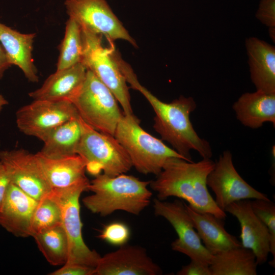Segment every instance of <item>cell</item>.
<instances>
[{
    "label": "cell",
    "mask_w": 275,
    "mask_h": 275,
    "mask_svg": "<svg viewBox=\"0 0 275 275\" xmlns=\"http://www.w3.org/2000/svg\"><path fill=\"white\" fill-rule=\"evenodd\" d=\"M178 275H212L210 265L202 262L191 260L189 263L183 266Z\"/></svg>",
    "instance_id": "cell-32"
},
{
    "label": "cell",
    "mask_w": 275,
    "mask_h": 275,
    "mask_svg": "<svg viewBox=\"0 0 275 275\" xmlns=\"http://www.w3.org/2000/svg\"><path fill=\"white\" fill-rule=\"evenodd\" d=\"M82 132V119L79 116L53 130L43 142V146L39 152L50 158L76 154Z\"/></svg>",
    "instance_id": "cell-23"
},
{
    "label": "cell",
    "mask_w": 275,
    "mask_h": 275,
    "mask_svg": "<svg viewBox=\"0 0 275 275\" xmlns=\"http://www.w3.org/2000/svg\"><path fill=\"white\" fill-rule=\"evenodd\" d=\"M87 69L81 63L50 75L38 89L29 93L33 100L69 101L82 85Z\"/></svg>",
    "instance_id": "cell-18"
},
{
    "label": "cell",
    "mask_w": 275,
    "mask_h": 275,
    "mask_svg": "<svg viewBox=\"0 0 275 275\" xmlns=\"http://www.w3.org/2000/svg\"><path fill=\"white\" fill-rule=\"evenodd\" d=\"M233 109L245 126L255 129L265 122L275 125V93L259 90L245 93L233 104Z\"/></svg>",
    "instance_id": "cell-22"
},
{
    "label": "cell",
    "mask_w": 275,
    "mask_h": 275,
    "mask_svg": "<svg viewBox=\"0 0 275 275\" xmlns=\"http://www.w3.org/2000/svg\"><path fill=\"white\" fill-rule=\"evenodd\" d=\"M131 87L139 91L151 105L154 113L153 127L161 140L169 143L186 160L191 162L190 151L194 150L203 158H211L209 142L200 138L194 129L189 115L196 108L191 97L180 96L170 103L164 102L143 86L137 77L131 80Z\"/></svg>",
    "instance_id": "cell-2"
},
{
    "label": "cell",
    "mask_w": 275,
    "mask_h": 275,
    "mask_svg": "<svg viewBox=\"0 0 275 275\" xmlns=\"http://www.w3.org/2000/svg\"><path fill=\"white\" fill-rule=\"evenodd\" d=\"M150 183L125 173L115 176L101 173L90 182L88 190L92 194L84 198L82 202L91 212L101 216L117 210L137 215L150 203Z\"/></svg>",
    "instance_id": "cell-3"
},
{
    "label": "cell",
    "mask_w": 275,
    "mask_h": 275,
    "mask_svg": "<svg viewBox=\"0 0 275 275\" xmlns=\"http://www.w3.org/2000/svg\"><path fill=\"white\" fill-rule=\"evenodd\" d=\"M256 17L268 31H275V0H260Z\"/></svg>",
    "instance_id": "cell-30"
},
{
    "label": "cell",
    "mask_w": 275,
    "mask_h": 275,
    "mask_svg": "<svg viewBox=\"0 0 275 275\" xmlns=\"http://www.w3.org/2000/svg\"><path fill=\"white\" fill-rule=\"evenodd\" d=\"M11 66L5 51L0 43V80L5 71Z\"/></svg>",
    "instance_id": "cell-34"
},
{
    "label": "cell",
    "mask_w": 275,
    "mask_h": 275,
    "mask_svg": "<svg viewBox=\"0 0 275 275\" xmlns=\"http://www.w3.org/2000/svg\"><path fill=\"white\" fill-rule=\"evenodd\" d=\"M251 200L233 202L225 209L238 221L241 227V243L254 253L258 265L265 263L270 253V236L267 228L254 213Z\"/></svg>",
    "instance_id": "cell-15"
},
{
    "label": "cell",
    "mask_w": 275,
    "mask_h": 275,
    "mask_svg": "<svg viewBox=\"0 0 275 275\" xmlns=\"http://www.w3.org/2000/svg\"><path fill=\"white\" fill-rule=\"evenodd\" d=\"M194 226L204 246L212 255L242 246L236 237L225 229L223 219L205 212H200L185 204Z\"/></svg>",
    "instance_id": "cell-21"
},
{
    "label": "cell",
    "mask_w": 275,
    "mask_h": 275,
    "mask_svg": "<svg viewBox=\"0 0 275 275\" xmlns=\"http://www.w3.org/2000/svg\"><path fill=\"white\" fill-rule=\"evenodd\" d=\"M35 154L52 188L67 187L88 180L86 162L77 154L58 158L47 157L39 151Z\"/></svg>",
    "instance_id": "cell-20"
},
{
    "label": "cell",
    "mask_w": 275,
    "mask_h": 275,
    "mask_svg": "<svg viewBox=\"0 0 275 275\" xmlns=\"http://www.w3.org/2000/svg\"><path fill=\"white\" fill-rule=\"evenodd\" d=\"M89 183L87 180L67 187L52 188L48 194L58 203L61 211V225L67 237L69 248L65 264L95 268L101 256L85 243L80 215L79 198L82 193L88 190Z\"/></svg>",
    "instance_id": "cell-7"
},
{
    "label": "cell",
    "mask_w": 275,
    "mask_h": 275,
    "mask_svg": "<svg viewBox=\"0 0 275 275\" xmlns=\"http://www.w3.org/2000/svg\"><path fill=\"white\" fill-rule=\"evenodd\" d=\"M38 202L11 182L0 207V226L16 237H32V218Z\"/></svg>",
    "instance_id": "cell-16"
},
{
    "label": "cell",
    "mask_w": 275,
    "mask_h": 275,
    "mask_svg": "<svg viewBox=\"0 0 275 275\" xmlns=\"http://www.w3.org/2000/svg\"><path fill=\"white\" fill-rule=\"evenodd\" d=\"M78 116L69 101L34 100L17 110L16 123L22 133L43 142L56 128Z\"/></svg>",
    "instance_id": "cell-10"
},
{
    "label": "cell",
    "mask_w": 275,
    "mask_h": 275,
    "mask_svg": "<svg viewBox=\"0 0 275 275\" xmlns=\"http://www.w3.org/2000/svg\"><path fill=\"white\" fill-rule=\"evenodd\" d=\"M214 166L210 158L194 162L171 158L150 185L160 200L176 197L186 201L198 212L209 213L225 219L226 212L218 207L207 188V178Z\"/></svg>",
    "instance_id": "cell-1"
},
{
    "label": "cell",
    "mask_w": 275,
    "mask_h": 275,
    "mask_svg": "<svg viewBox=\"0 0 275 275\" xmlns=\"http://www.w3.org/2000/svg\"><path fill=\"white\" fill-rule=\"evenodd\" d=\"M251 80L257 90L275 93V47L258 38L245 40Z\"/></svg>",
    "instance_id": "cell-17"
},
{
    "label": "cell",
    "mask_w": 275,
    "mask_h": 275,
    "mask_svg": "<svg viewBox=\"0 0 275 275\" xmlns=\"http://www.w3.org/2000/svg\"><path fill=\"white\" fill-rule=\"evenodd\" d=\"M258 265L253 252L241 246L213 255L210 268L212 275H256Z\"/></svg>",
    "instance_id": "cell-24"
},
{
    "label": "cell",
    "mask_w": 275,
    "mask_h": 275,
    "mask_svg": "<svg viewBox=\"0 0 275 275\" xmlns=\"http://www.w3.org/2000/svg\"><path fill=\"white\" fill-rule=\"evenodd\" d=\"M10 183L11 180L6 170L0 161V207Z\"/></svg>",
    "instance_id": "cell-33"
},
{
    "label": "cell",
    "mask_w": 275,
    "mask_h": 275,
    "mask_svg": "<svg viewBox=\"0 0 275 275\" xmlns=\"http://www.w3.org/2000/svg\"><path fill=\"white\" fill-rule=\"evenodd\" d=\"M37 246L51 265H64L68 259V239L61 224L43 230L33 235Z\"/></svg>",
    "instance_id": "cell-25"
},
{
    "label": "cell",
    "mask_w": 275,
    "mask_h": 275,
    "mask_svg": "<svg viewBox=\"0 0 275 275\" xmlns=\"http://www.w3.org/2000/svg\"><path fill=\"white\" fill-rule=\"evenodd\" d=\"M130 231L128 227L122 222H113L105 225L98 237L114 245H122L129 239Z\"/></svg>",
    "instance_id": "cell-29"
},
{
    "label": "cell",
    "mask_w": 275,
    "mask_h": 275,
    "mask_svg": "<svg viewBox=\"0 0 275 275\" xmlns=\"http://www.w3.org/2000/svg\"><path fill=\"white\" fill-rule=\"evenodd\" d=\"M134 114H123L114 136L128 154L137 171L157 175L170 158H185L175 150L142 128Z\"/></svg>",
    "instance_id": "cell-5"
},
{
    "label": "cell",
    "mask_w": 275,
    "mask_h": 275,
    "mask_svg": "<svg viewBox=\"0 0 275 275\" xmlns=\"http://www.w3.org/2000/svg\"><path fill=\"white\" fill-rule=\"evenodd\" d=\"M162 270L148 256L146 249L125 244L101 256L95 275H159Z\"/></svg>",
    "instance_id": "cell-14"
},
{
    "label": "cell",
    "mask_w": 275,
    "mask_h": 275,
    "mask_svg": "<svg viewBox=\"0 0 275 275\" xmlns=\"http://www.w3.org/2000/svg\"><path fill=\"white\" fill-rule=\"evenodd\" d=\"M0 161L11 182L37 201L52 190L35 154L23 149L2 150Z\"/></svg>",
    "instance_id": "cell-13"
},
{
    "label": "cell",
    "mask_w": 275,
    "mask_h": 275,
    "mask_svg": "<svg viewBox=\"0 0 275 275\" xmlns=\"http://www.w3.org/2000/svg\"><path fill=\"white\" fill-rule=\"evenodd\" d=\"M59 47L56 70L67 68L81 63V28L74 20L68 18L66 21L64 37Z\"/></svg>",
    "instance_id": "cell-26"
},
{
    "label": "cell",
    "mask_w": 275,
    "mask_h": 275,
    "mask_svg": "<svg viewBox=\"0 0 275 275\" xmlns=\"http://www.w3.org/2000/svg\"><path fill=\"white\" fill-rule=\"evenodd\" d=\"M81 28V63L111 91L121 105L124 114H133L123 71L125 62L118 54L113 42L105 46L103 43L102 35Z\"/></svg>",
    "instance_id": "cell-4"
},
{
    "label": "cell",
    "mask_w": 275,
    "mask_h": 275,
    "mask_svg": "<svg viewBox=\"0 0 275 275\" xmlns=\"http://www.w3.org/2000/svg\"><path fill=\"white\" fill-rule=\"evenodd\" d=\"M207 185L215 196L216 205L223 211L231 203L242 200H270L266 195L255 189L240 176L229 150L224 151L215 162L207 176Z\"/></svg>",
    "instance_id": "cell-12"
},
{
    "label": "cell",
    "mask_w": 275,
    "mask_h": 275,
    "mask_svg": "<svg viewBox=\"0 0 275 275\" xmlns=\"http://www.w3.org/2000/svg\"><path fill=\"white\" fill-rule=\"evenodd\" d=\"M8 104V101L4 97L0 94V112L4 108L5 106Z\"/></svg>",
    "instance_id": "cell-35"
},
{
    "label": "cell",
    "mask_w": 275,
    "mask_h": 275,
    "mask_svg": "<svg viewBox=\"0 0 275 275\" xmlns=\"http://www.w3.org/2000/svg\"><path fill=\"white\" fill-rule=\"evenodd\" d=\"M60 207L49 194L39 200L34 211L31 230L33 236L43 230L61 224Z\"/></svg>",
    "instance_id": "cell-27"
},
{
    "label": "cell",
    "mask_w": 275,
    "mask_h": 275,
    "mask_svg": "<svg viewBox=\"0 0 275 275\" xmlns=\"http://www.w3.org/2000/svg\"><path fill=\"white\" fill-rule=\"evenodd\" d=\"M80 118L93 129L114 136L123 113L111 91L90 70L71 100Z\"/></svg>",
    "instance_id": "cell-6"
},
{
    "label": "cell",
    "mask_w": 275,
    "mask_h": 275,
    "mask_svg": "<svg viewBox=\"0 0 275 275\" xmlns=\"http://www.w3.org/2000/svg\"><path fill=\"white\" fill-rule=\"evenodd\" d=\"M153 207L155 215L167 219L177 234L172 249L210 265L213 255L202 244L185 203L180 200L169 202L155 199Z\"/></svg>",
    "instance_id": "cell-11"
},
{
    "label": "cell",
    "mask_w": 275,
    "mask_h": 275,
    "mask_svg": "<svg viewBox=\"0 0 275 275\" xmlns=\"http://www.w3.org/2000/svg\"><path fill=\"white\" fill-rule=\"evenodd\" d=\"M82 132L77 154L85 160L86 170L95 176L125 174L132 167L126 151L112 135L99 132L82 120Z\"/></svg>",
    "instance_id": "cell-8"
},
{
    "label": "cell",
    "mask_w": 275,
    "mask_h": 275,
    "mask_svg": "<svg viewBox=\"0 0 275 275\" xmlns=\"http://www.w3.org/2000/svg\"><path fill=\"white\" fill-rule=\"evenodd\" d=\"M35 33L23 34L0 22V43L11 65L17 66L32 82L39 80L33 58Z\"/></svg>",
    "instance_id": "cell-19"
},
{
    "label": "cell",
    "mask_w": 275,
    "mask_h": 275,
    "mask_svg": "<svg viewBox=\"0 0 275 275\" xmlns=\"http://www.w3.org/2000/svg\"><path fill=\"white\" fill-rule=\"evenodd\" d=\"M95 268L79 265L67 264L52 272L51 275H95Z\"/></svg>",
    "instance_id": "cell-31"
},
{
    "label": "cell",
    "mask_w": 275,
    "mask_h": 275,
    "mask_svg": "<svg viewBox=\"0 0 275 275\" xmlns=\"http://www.w3.org/2000/svg\"><path fill=\"white\" fill-rule=\"evenodd\" d=\"M69 18L81 28L102 35L108 41L123 40L135 47L134 39L115 15L106 0H65Z\"/></svg>",
    "instance_id": "cell-9"
},
{
    "label": "cell",
    "mask_w": 275,
    "mask_h": 275,
    "mask_svg": "<svg viewBox=\"0 0 275 275\" xmlns=\"http://www.w3.org/2000/svg\"><path fill=\"white\" fill-rule=\"evenodd\" d=\"M254 213L265 225L270 236V253L275 260V204L270 200L253 199L251 201Z\"/></svg>",
    "instance_id": "cell-28"
}]
</instances>
